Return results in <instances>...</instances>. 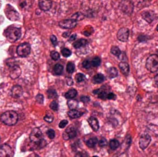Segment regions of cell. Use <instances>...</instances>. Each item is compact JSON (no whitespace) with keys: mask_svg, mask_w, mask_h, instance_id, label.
<instances>
[{"mask_svg":"<svg viewBox=\"0 0 158 157\" xmlns=\"http://www.w3.org/2000/svg\"><path fill=\"white\" fill-rule=\"evenodd\" d=\"M31 142L35 144L38 148H43L46 145V141L43 138V133L40 129L35 128L32 130L30 135Z\"/></svg>","mask_w":158,"mask_h":157,"instance_id":"6da1fadb","label":"cell"},{"mask_svg":"<svg viewBox=\"0 0 158 157\" xmlns=\"http://www.w3.org/2000/svg\"><path fill=\"white\" fill-rule=\"evenodd\" d=\"M18 120V115L14 111H8L3 113L1 116L2 123L8 126L15 125Z\"/></svg>","mask_w":158,"mask_h":157,"instance_id":"7a4b0ae2","label":"cell"},{"mask_svg":"<svg viewBox=\"0 0 158 157\" xmlns=\"http://www.w3.org/2000/svg\"><path fill=\"white\" fill-rule=\"evenodd\" d=\"M4 35L7 40L11 42H15L21 37V29L16 27H8L5 30Z\"/></svg>","mask_w":158,"mask_h":157,"instance_id":"3957f363","label":"cell"},{"mask_svg":"<svg viewBox=\"0 0 158 157\" xmlns=\"http://www.w3.org/2000/svg\"><path fill=\"white\" fill-rule=\"evenodd\" d=\"M147 69L151 73L158 71V56L156 54L150 55L147 60L146 64Z\"/></svg>","mask_w":158,"mask_h":157,"instance_id":"277c9868","label":"cell"},{"mask_svg":"<svg viewBox=\"0 0 158 157\" xmlns=\"http://www.w3.org/2000/svg\"><path fill=\"white\" fill-rule=\"evenodd\" d=\"M7 65L11 68L10 77L13 79H16L19 77L21 74V71L20 67L16 64V61L13 59H10L7 61Z\"/></svg>","mask_w":158,"mask_h":157,"instance_id":"5b68a950","label":"cell"},{"mask_svg":"<svg viewBox=\"0 0 158 157\" xmlns=\"http://www.w3.org/2000/svg\"><path fill=\"white\" fill-rule=\"evenodd\" d=\"M31 52V46L29 43H22L18 47L17 53L21 57H26L29 55Z\"/></svg>","mask_w":158,"mask_h":157,"instance_id":"8992f818","label":"cell"},{"mask_svg":"<svg viewBox=\"0 0 158 157\" xmlns=\"http://www.w3.org/2000/svg\"><path fill=\"white\" fill-rule=\"evenodd\" d=\"M5 13L7 18L12 21H17L19 18V13L10 5L6 6Z\"/></svg>","mask_w":158,"mask_h":157,"instance_id":"52a82bcc","label":"cell"},{"mask_svg":"<svg viewBox=\"0 0 158 157\" xmlns=\"http://www.w3.org/2000/svg\"><path fill=\"white\" fill-rule=\"evenodd\" d=\"M120 8L123 13L130 14L133 11V4L131 1L123 0L120 3Z\"/></svg>","mask_w":158,"mask_h":157,"instance_id":"ba28073f","label":"cell"},{"mask_svg":"<svg viewBox=\"0 0 158 157\" xmlns=\"http://www.w3.org/2000/svg\"><path fill=\"white\" fill-rule=\"evenodd\" d=\"M60 27L65 29H71L74 28L77 25V21L75 19H67L61 20L59 23Z\"/></svg>","mask_w":158,"mask_h":157,"instance_id":"9c48e42d","label":"cell"},{"mask_svg":"<svg viewBox=\"0 0 158 157\" xmlns=\"http://www.w3.org/2000/svg\"><path fill=\"white\" fill-rule=\"evenodd\" d=\"M129 37V30L126 28H122L118 31L117 37L119 40L126 42L128 40Z\"/></svg>","mask_w":158,"mask_h":157,"instance_id":"30bf717a","label":"cell"},{"mask_svg":"<svg viewBox=\"0 0 158 157\" xmlns=\"http://www.w3.org/2000/svg\"><path fill=\"white\" fill-rule=\"evenodd\" d=\"M11 147L7 144H4L0 147V157H11L13 156Z\"/></svg>","mask_w":158,"mask_h":157,"instance_id":"8fae6325","label":"cell"},{"mask_svg":"<svg viewBox=\"0 0 158 157\" xmlns=\"http://www.w3.org/2000/svg\"><path fill=\"white\" fill-rule=\"evenodd\" d=\"M77 131L75 128L73 127H69L66 129L65 131L63 133V137L64 140H68L75 138L77 136Z\"/></svg>","mask_w":158,"mask_h":157,"instance_id":"7c38bea8","label":"cell"},{"mask_svg":"<svg viewBox=\"0 0 158 157\" xmlns=\"http://www.w3.org/2000/svg\"><path fill=\"white\" fill-rule=\"evenodd\" d=\"M151 138L148 135H143L141 136L139 140V145L141 149H146L149 145L150 142H151Z\"/></svg>","mask_w":158,"mask_h":157,"instance_id":"4fadbf2b","label":"cell"},{"mask_svg":"<svg viewBox=\"0 0 158 157\" xmlns=\"http://www.w3.org/2000/svg\"><path fill=\"white\" fill-rule=\"evenodd\" d=\"M52 0H39V7L43 11H49L52 8Z\"/></svg>","mask_w":158,"mask_h":157,"instance_id":"5bb4252c","label":"cell"},{"mask_svg":"<svg viewBox=\"0 0 158 157\" xmlns=\"http://www.w3.org/2000/svg\"><path fill=\"white\" fill-rule=\"evenodd\" d=\"M156 14L152 11H144L142 13L143 18L148 23L153 22L156 18Z\"/></svg>","mask_w":158,"mask_h":157,"instance_id":"9a60e30c","label":"cell"},{"mask_svg":"<svg viewBox=\"0 0 158 157\" xmlns=\"http://www.w3.org/2000/svg\"><path fill=\"white\" fill-rule=\"evenodd\" d=\"M23 93L22 88L19 85H15L13 87L11 90V95L15 98H18L21 96Z\"/></svg>","mask_w":158,"mask_h":157,"instance_id":"2e32d148","label":"cell"},{"mask_svg":"<svg viewBox=\"0 0 158 157\" xmlns=\"http://www.w3.org/2000/svg\"><path fill=\"white\" fill-rule=\"evenodd\" d=\"M88 122L93 130L95 131H97L99 128V124L98 121L96 118L91 117L88 120Z\"/></svg>","mask_w":158,"mask_h":157,"instance_id":"e0dca14e","label":"cell"},{"mask_svg":"<svg viewBox=\"0 0 158 157\" xmlns=\"http://www.w3.org/2000/svg\"><path fill=\"white\" fill-rule=\"evenodd\" d=\"M119 67L122 73L124 75L126 76L128 75L130 73V66L127 63L125 62H121L119 64Z\"/></svg>","mask_w":158,"mask_h":157,"instance_id":"ac0fdd59","label":"cell"},{"mask_svg":"<svg viewBox=\"0 0 158 157\" xmlns=\"http://www.w3.org/2000/svg\"><path fill=\"white\" fill-rule=\"evenodd\" d=\"M93 93L95 95H98V97L99 99L103 100L107 99V94L106 92L105 91V90L100 88V89H95L93 91Z\"/></svg>","mask_w":158,"mask_h":157,"instance_id":"d6986e66","label":"cell"},{"mask_svg":"<svg viewBox=\"0 0 158 157\" xmlns=\"http://www.w3.org/2000/svg\"><path fill=\"white\" fill-rule=\"evenodd\" d=\"M83 112H81L76 109H72L68 112V115L71 119H77L82 116Z\"/></svg>","mask_w":158,"mask_h":157,"instance_id":"ffe728a7","label":"cell"},{"mask_svg":"<svg viewBox=\"0 0 158 157\" xmlns=\"http://www.w3.org/2000/svg\"><path fill=\"white\" fill-rule=\"evenodd\" d=\"M105 77L101 73L97 74L93 78V82L95 84H100L105 81Z\"/></svg>","mask_w":158,"mask_h":157,"instance_id":"44dd1931","label":"cell"},{"mask_svg":"<svg viewBox=\"0 0 158 157\" xmlns=\"http://www.w3.org/2000/svg\"><path fill=\"white\" fill-rule=\"evenodd\" d=\"M88 43V41L85 39H81L73 43V45L75 49H80L81 47L85 46Z\"/></svg>","mask_w":158,"mask_h":157,"instance_id":"7402d4cb","label":"cell"},{"mask_svg":"<svg viewBox=\"0 0 158 157\" xmlns=\"http://www.w3.org/2000/svg\"><path fill=\"white\" fill-rule=\"evenodd\" d=\"M32 0H19V6L21 9L27 10L31 5Z\"/></svg>","mask_w":158,"mask_h":157,"instance_id":"603a6c76","label":"cell"},{"mask_svg":"<svg viewBox=\"0 0 158 157\" xmlns=\"http://www.w3.org/2000/svg\"><path fill=\"white\" fill-rule=\"evenodd\" d=\"M107 74L110 78H115L117 77L118 74V72L117 68L112 67L109 68L107 70Z\"/></svg>","mask_w":158,"mask_h":157,"instance_id":"cb8c5ba5","label":"cell"},{"mask_svg":"<svg viewBox=\"0 0 158 157\" xmlns=\"http://www.w3.org/2000/svg\"><path fill=\"white\" fill-rule=\"evenodd\" d=\"M77 91L76 89L72 88L70 90H69L67 93L65 94V97L66 98L69 99H72L77 96Z\"/></svg>","mask_w":158,"mask_h":157,"instance_id":"d4e9b609","label":"cell"},{"mask_svg":"<svg viewBox=\"0 0 158 157\" xmlns=\"http://www.w3.org/2000/svg\"><path fill=\"white\" fill-rule=\"evenodd\" d=\"M98 139L96 137H93L88 139L86 142V145L87 147L90 148L94 147L98 143Z\"/></svg>","mask_w":158,"mask_h":157,"instance_id":"484cf974","label":"cell"},{"mask_svg":"<svg viewBox=\"0 0 158 157\" xmlns=\"http://www.w3.org/2000/svg\"><path fill=\"white\" fill-rule=\"evenodd\" d=\"M64 66L60 64H57L55 65L54 67V71L56 75H61L64 71Z\"/></svg>","mask_w":158,"mask_h":157,"instance_id":"4316f807","label":"cell"},{"mask_svg":"<svg viewBox=\"0 0 158 157\" xmlns=\"http://www.w3.org/2000/svg\"><path fill=\"white\" fill-rule=\"evenodd\" d=\"M119 142L116 139L110 140L109 145L111 150H115L119 147Z\"/></svg>","mask_w":158,"mask_h":157,"instance_id":"83f0119b","label":"cell"},{"mask_svg":"<svg viewBox=\"0 0 158 157\" xmlns=\"http://www.w3.org/2000/svg\"><path fill=\"white\" fill-rule=\"evenodd\" d=\"M68 106L70 109H76L78 107V102L77 100L71 99L68 101Z\"/></svg>","mask_w":158,"mask_h":157,"instance_id":"f1b7e54d","label":"cell"},{"mask_svg":"<svg viewBox=\"0 0 158 157\" xmlns=\"http://www.w3.org/2000/svg\"><path fill=\"white\" fill-rule=\"evenodd\" d=\"M47 94L48 98L51 99L56 98L57 96V92L55 89L52 88L48 89L47 91Z\"/></svg>","mask_w":158,"mask_h":157,"instance_id":"f546056e","label":"cell"},{"mask_svg":"<svg viewBox=\"0 0 158 157\" xmlns=\"http://www.w3.org/2000/svg\"><path fill=\"white\" fill-rule=\"evenodd\" d=\"M75 70V65L72 62L68 63L66 67V71L69 73L72 74Z\"/></svg>","mask_w":158,"mask_h":157,"instance_id":"4dcf8cb0","label":"cell"},{"mask_svg":"<svg viewBox=\"0 0 158 157\" xmlns=\"http://www.w3.org/2000/svg\"><path fill=\"white\" fill-rule=\"evenodd\" d=\"M110 52L113 55L117 56L118 57L122 53L119 49L117 46H112L111 47V49H110Z\"/></svg>","mask_w":158,"mask_h":157,"instance_id":"1f68e13d","label":"cell"},{"mask_svg":"<svg viewBox=\"0 0 158 157\" xmlns=\"http://www.w3.org/2000/svg\"><path fill=\"white\" fill-rule=\"evenodd\" d=\"M92 64L93 66L94 67H98L101 64V60L98 57H95L93 59L92 61Z\"/></svg>","mask_w":158,"mask_h":157,"instance_id":"d6a6232c","label":"cell"},{"mask_svg":"<svg viewBox=\"0 0 158 157\" xmlns=\"http://www.w3.org/2000/svg\"><path fill=\"white\" fill-rule=\"evenodd\" d=\"M50 55H51L52 59L54 61H57L60 59V54L57 52L55 51H52L51 52Z\"/></svg>","mask_w":158,"mask_h":157,"instance_id":"836d02e7","label":"cell"},{"mask_svg":"<svg viewBox=\"0 0 158 157\" xmlns=\"http://www.w3.org/2000/svg\"><path fill=\"white\" fill-rule=\"evenodd\" d=\"M85 75L83 74L79 73L77 74L75 76V80L77 81V83H81L84 80Z\"/></svg>","mask_w":158,"mask_h":157,"instance_id":"e575fe53","label":"cell"},{"mask_svg":"<svg viewBox=\"0 0 158 157\" xmlns=\"http://www.w3.org/2000/svg\"><path fill=\"white\" fill-rule=\"evenodd\" d=\"M61 53H62V55L64 57H66V58L71 56V54H72V52H71V51L69 49H66V48L63 49L61 51Z\"/></svg>","mask_w":158,"mask_h":157,"instance_id":"d590c367","label":"cell"},{"mask_svg":"<svg viewBox=\"0 0 158 157\" xmlns=\"http://www.w3.org/2000/svg\"><path fill=\"white\" fill-rule=\"evenodd\" d=\"M84 18V16L81 13H77L73 15L72 16V18L75 19L76 21H79V20H82Z\"/></svg>","mask_w":158,"mask_h":157,"instance_id":"8d00e7d4","label":"cell"},{"mask_svg":"<svg viewBox=\"0 0 158 157\" xmlns=\"http://www.w3.org/2000/svg\"><path fill=\"white\" fill-rule=\"evenodd\" d=\"M46 134L48 137L52 140L54 139L55 137V131L53 129H51L48 130L46 132Z\"/></svg>","mask_w":158,"mask_h":157,"instance_id":"74e56055","label":"cell"},{"mask_svg":"<svg viewBox=\"0 0 158 157\" xmlns=\"http://www.w3.org/2000/svg\"><path fill=\"white\" fill-rule=\"evenodd\" d=\"M82 66L85 69H89L92 65V62L90 61L89 60H85L82 62Z\"/></svg>","mask_w":158,"mask_h":157,"instance_id":"f35d334b","label":"cell"},{"mask_svg":"<svg viewBox=\"0 0 158 157\" xmlns=\"http://www.w3.org/2000/svg\"><path fill=\"white\" fill-rule=\"evenodd\" d=\"M50 108L51 109L54 111H57L58 109V104L56 101H53L50 105Z\"/></svg>","mask_w":158,"mask_h":157,"instance_id":"ab89813d","label":"cell"},{"mask_svg":"<svg viewBox=\"0 0 158 157\" xmlns=\"http://www.w3.org/2000/svg\"><path fill=\"white\" fill-rule=\"evenodd\" d=\"M36 100L40 104H43L44 101V96L42 94H38L36 96Z\"/></svg>","mask_w":158,"mask_h":157,"instance_id":"60d3db41","label":"cell"},{"mask_svg":"<svg viewBox=\"0 0 158 157\" xmlns=\"http://www.w3.org/2000/svg\"><path fill=\"white\" fill-rule=\"evenodd\" d=\"M108 142L106 139L105 138H102L99 141L98 145L100 147H104L107 145Z\"/></svg>","mask_w":158,"mask_h":157,"instance_id":"b9f144b4","label":"cell"},{"mask_svg":"<svg viewBox=\"0 0 158 157\" xmlns=\"http://www.w3.org/2000/svg\"><path fill=\"white\" fill-rule=\"evenodd\" d=\"M44 120L46 122L51 123H52L53 121L54 117L53 116H51V115L47 114V115H45V117L44 118Z\"/></svg>","mask_w":158,"mask_h":157,"instance_id":"7bdbcfd3","label":"cell"},{"mask_svg":"<svg viewBox=\"0 0 158 157\" xmlns=\"http://www.w3.org/2000/svg\"><path fill=\"white\" fill-rule=\"evenodd\" d=\"M68 121L66 120H63L62 121L60 122L59 124V127L61 129H64L67 125L68 124Z\"/></svg>","mask_w":158,"mask_h":157,"instance_id":"ee69618b","label":"cell"},{"mask_svg":"<svg viewBox=\"0 0 158 157\" xmlns=\"http://www.w3.org/2000/svg\"><path fill=\"white\" fill-rule=\"evenodd\" d=\"M50 39L54 46H56L57 45V39L55 36L52 35L50 37Z\"/></svg>","mask_w":158,"mask_h":157,"instance_id":"f6af8a7d","label":"cell"},{"mask_svg":"<svg viewBox=\"0 0 158 157\" xmlns=\"http://www.w3.org/2000/svg\"><path fill=\"white\" fill-rule=\"evenodd\" d=\"M81 100L84 103H88L90 101V99L89 96H83L81 97Z\"/></svg>","mask_w":158,"mask_h":157,"instance_id":"bcb514c9","label":"cell"},{"mask_svg":"<svg viewBox=\"0 0 158 157\" xmlns=\"http://www.w3.org/2000/svg\"><path fill=\"white\" fill-rule=\"evenodd\" d=\"M116 95L112 92H110V93H108L107 96V99L110 100H115L116 99Z\"/></svg>","mask_w":158,"mask_h":157,"instance_id":"7dc6e473","label":"cell"},{"mask_svg":"<svg viewBox=\"0 0 158 157\" xmlns=\"http://www.w3.org/2000/svg\"><path fill=\"white\" fill-rule=\"evenodd\" d=\"M66 82L67 84L69 86L73 85V84H74L73 79L71 77H67L66 79Z\"/></svg>","mask_w":158,"mask_h":157,"instance_id":"c3c4849f","label":"cell"},{"mask_svg":"<svg viewBox=\"0 0 158 157\" xmlns=\"http://www.w3.org/2000/svg\"><path fill=\"white\" fill-rule=\"evenodd\" d=\"M118 58L120 60H121V61H124L126 60V56L124 53L122 52L120 55H119V56Z\"/></svg>","mask_w":158,"mask_h":157,"instance_id":"681fc988","label":"cell"},{"mask_svg":"<svg viewBox=\"0 0 158 157\" xmlns=\"http://www.w3.org/2000/svg\"><path fill=\"white\" fill-rule=\"evenodd\" d=\"M77 34H73V35H72V36H71V37H70V39H69V41H73L75 40L76 39V37H77Z\"/></svg>","mask_w":158,"mask_h":157,"instance_id":"f907efd6","label":"cell"},{"mask_svg":"<svg viewBox=\"0 0 158 157\" xmlns=\"http://www.w3.org/2000/svg\"><path fill=\"white\" fill-rule=\"evenodd\" d=\"M70 33L69 32H64V34H63V36L64 37L66 38L70 35Z\"/></svg>","mask_w":158,"mask_h":157,"instance_id":"816d5d0a","label":"cell"},{"mask_svg":"<svg viewBox=\"0 0 158 157\" xmlns=\"http://www.w3.org/2000/svg\"><path fill=\"white\" fill-rule=\"evenodd\" d=\"M155 83H156V85L158 87V74L155 77Z\"/></svg>","mask_w":158,"mask_h":157,"instance_id":"f5cc1de1","label":"cell"},{"mask_svg":"<svg viewBox=\"0 0 158 157\" xmlns=\"http://www.w3.org/2000/svg\"><path fill=\"white\" fill-rule=\"evenodd\" d=\"M82 154H81V152H78L77 154V155H75L76 157H82L83 156Z\"/></svg>","mask_w":158,"mask_h":157,"instance_id":"db71d44e","label":"cell"},{"mask_svg":"<svg viewBox=\"0 0 158 157\" xmlns=\"http://www.w3.org/2000/svg\"><path fill=\"white\" fill-rule=\"evenodd\" d=\"M1 1H0V7H1Z\"/></svg>","mask_w":158,"mask_h":157,"instance_id":"11a10c76","label":"cell"},{"mask_svg":"<svg viewBox=\"0 0 158 157\" xmlns=\"http://www.w3.org/2000/svg\"><path fill=\"white\" fill-rule=\"evenodd\" d=\"M157 30L158 31V26H157Z\"/></svg>","mask_w":158,"mask_h":157,"instance_id":"9f6ffc18","label":"cell"}]
</instances>
